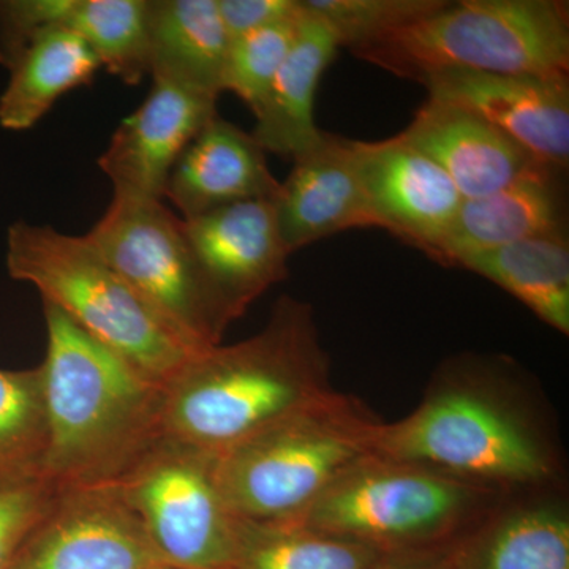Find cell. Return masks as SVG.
I'll return each mask as SVG.
<instances>
[{
    "mask_svg": "<svg viewBox=\"0 0 569 569\" xmlns=\"http://www.w3.org/2000/svg\"><path fill=\"white\" fill-rule=\"evenodd\" d=\"M332 389L312 307L284 295L257 335L189 356L163 387L162 433L220 455Z\"/></svg>",
    "mask_w": 569,
    "mask_h": 569,
    "instance_id": "obj_1",
    "label": "cell"
},
{
    "mask_svg": "<svg viewBox=\"0 0 569 569\" xmlns=\"http://www.w3.org/2000/svg\"><path fill=\"white\" fill-rule=\"evenodd\" d=\"M41 362L47 451L40 479L52 489L116 485L162 433L163 388L43 302Z\"/></svg>",
    "mask_w": 569,
    "mask_h": 569,
    "instance_id": "obj_2",
    "label": "cell"
},
{
    "mask_svg": "<svg viewBox=\"0 0 569 569\" xmlns=\"http://www.w3.org/2000/svg\"><path fill=\"white\" fill-rule=\"evenodd\" d=\"M498 383L475 362L449 367L410 415L381 422L373 452L505 496L552 489L560 466L549 438Z\"/></svg>",
    "mask_w": 569,
    "mask_h": 569,
    "instance_id": "obj_3",
    "label": "cell"
},
{
    "mask_svg": "<svg viewBox=\"0 0 569 569\" xmlns=\"http://www.w3.org/2000/svg\"><path fill=\"white\" fill-rule=\"evenodd\" d=\"M505 493L376 452L347 468L296 523L353 539L399 559L448 550Z\"/></svg>",
    "mask_w": 569,
    "mask_h": 569,
    "instance_id": "obj_4",
    "label": "cell"
},
{
    "mask_svg": "<svg viewBox=\"0 0 569 569\" xmlns=\"http://www.w3.org/2000/svg\"><path fill=\"white\" fill-rule=\"evenodd\" d=\"M381 421L353 396L332 389L217 455V475L234 518L296 522L347 468L372 455Z\"/></svg>",
    "mask_w": 569,
    "mask_h": 569,
    "instance_id": "obj_5",
    "label": "cell"
},
{
    "mask_svg": "<svg viewBox=\"0 0 569 569\" xmlns=\"http://www.w3.org/2000/svg\"><path fill=\"white\" fill-rule=\"evenodd\" d=\"M351 52L418 82L451 70L568 77L569 7L561 0H445Z\"/></svg>",
    "mask_w": 569,
    "mask_h": 569,
    "instance_id": "obj_6",
    "label": "cell"
},
{
    "mask_svg": "<svg viewBox=\"0 0 569 569\" xmlns=\"http://www.w3.org/2000/svg\"><path fill=\"white\" fill-rule=\"evenodd\" d=\"M6 263L11 279L32 284L41 301L61 310L159 387L192 355L84 236L20 220L7 231Z\"/></svg>",
    "mask_w": 569,
    "mask_h": 569,
    "instance_id": "obj_7",
    "label": "cell"
},
{
    "mask_svg": "<svg viewBox=\"0 0 569 569\" xmlns=\"http://www.w3.org/2000/svg\"><path fill=\"white\" fill-rule=\"evenodd\" d=\"M84 238L189 353L220 346L228 326L194 261L182 219L162 201L114 197Z\"/></svg>",
    "mask_w": 569,
    "mask_h": 569,
    "instance_id": "obj_8",
    "label": "cell"
},
{
    "mask_svg": "<svg viewBox=\"0 0 569 569\" xmlns=\"http://www.w3.org/2000/svg\"><path fill=\"white\" fill-rule=\"evenodd\" d=\"M163 567L231 569L238 518L217 475V455L160 437L121 481Z\"/></svg>",
    "mask_w": 569,
    "mask_h": 569,
    "instance_id": "obj_9",
    "label": "cell"
},
{
    "mask_svg": "<svg viewBox=\"0 0 569 569\" xmlns=\"http://www.w3.org/2000/svg\"><path fill=\"white\" fill-rule=\"evenodd\" d=\"M163 567L118 485L56 490L11 569Z\"/></svg>",
    "mask_w": 569,
    "mask_h": 569,
    "instance_id": "obj_10",
    "label": "cell"
},
{
    "mask_svg": "<svg viewBox=\"0 0 569 569\" xmlns=\"http://www.w3.org/2000/svg\"><path fill=\"white\" fill-rule=\"evenodd\" d=\"M183 234L223 323L230 326L288 276L274 200L244 201L182 219Z\"/></svg>",
    "mask_w": 569,
    "mask_h": 569,
    "instance_id": "obj_11",
    "label": "cell"
},
{
    "mask_svg": "<svg viewBox=\"0 0 569 569\" xmlns=\"http://www.w3.org/2000/svg\"><path fill=\"white\" fill-rule=\"evenodd\" d=\"M421 84L429 100L473 112L539 162L568 167V77L451 70L430 74Z\"/></svg>",
    "mask_w": 569,
    "mask_h": 569,
    "instance_id": "obj_12",
    "label": "cell"
},
{
    "mask_svg": "<svg viewBox=\"0 0 569 569\" xmlns=\"http://www.w3.org/2000/svg\"><path fill=\"white\" fill-rule=\"evenodd\" d=\"M216 97L152 78L144 102L123 119L99 159L114 197L162 201L176 162L216 118Z\"/></svg>",
    "mask_w": 569,
    "mask_h": 569,
    "instance_id": "obj_13",
    "label": "cell"
},
{
    "mask_svg": "<svg viewBox=\"0 0 569 569\" xmlns=\"http://www.w3.org/2000/svg\"><path fill=\"white\" fill-rule=\"evenodd\" d=\"M355 157L377 227L427 254L462 204L455 182L400 133L383 141H355Z\"/></svg>",
    "mask_w": 569,
    "mask_h": 569,
    "instance_id": "obj_14",
    "label": "cell"
},
{
    "mask_svg": "<svg viewBox=\"0 0 569 569\" xmlns=\"http://www.w3.org/2000/svg\"><path fill=\"white\" fill-rule=\"evenodd\" d=\"M293 163L274 198L288 252L346 230L377 227L356 167L353 140L323 132Z\"/></svg>",
    "mask_w": 569,
    "mask_h": 569,
    "instance_id": "obj_15",
    "label": "cell"
},
{
    "mask_svg": "<svg viewBox=\"0 0 569 569\" xmlns=\"http://www.w3.org/2000/svg\"><path fill=\"white\" fill-rule=\"evenodd\" d=\"M563 170L539 162L503 189L463 200L427 257L456 266L467 254L498 249L545 236H567V197Z\"/></svg>",
    "mask_w": 569,
    "mask_h": 569,
    "instance_id": "obj_16",
    "label": "cell"
},
{
    "mask_svg": "<svg viewBox=\"0 0 569 569\" xmlns=\"http://www.w3.org/2000/svg\"><path fill=\"white\" fill-rule=\"evenodd\" d=\"M279 189L252 133L217 114L183 149L164 197L182 212V219H193L224 206L274 200Z\"/></svg>",
    "mask_w": 569,
    "mask_h": 569,
    "instance_id": "obj_17",
    "label": "cell"
},
{
    "mask_svg": "<svg viewBox=\"0 0 569 569\" xmlns=\"http://www.w3.org/2000/svg\"><path fill=\"white\" fill-rule=\"evenodd\" d=\"M400 134L449 176L463 200L497 192L539 163L492 123L436 100H427Z\"/></svg>",
    "mask_w": 569,
    "mask_h": 569,
    "instance_id": "obj_18",
    "label": "cell"
},
{
    "mask_svg": "<svg viewBox=\"0 0 569 569\" xmlns=\"http://www.w3.org/2000/svg\"><path fill=\"white\" fill-rule=\"evenodd\" d=\"M452 569H569V516L542 492L507 496L448 552Z\"/></svg>",
    "mask_w": 569,
    "mask_h": 569,
    "instance_id": "obj_19",
    "label": "cell"
},
{
    "mask_svg": "<svg viewBox=\"0 0 569 569\" xmlns=\"http://www.w3.org/2000/svg\"><path fill=\"white\" fill-rule=\"evenodd\" d=\"M301 10L293 47L254 112L257 126L252 132L264 152L291 160L323 137L316 123L317 89L340 48L323 22Z\"/></svg>",
    "mask_w": 569,
    "mask_h": 569,
    "instance_id": "obj_20",
    "label": "cell"
},
{
    "mask_svg": "<svg viewBox=\"0 0 569 569\" xmlns=\"http://www.w3.org/2000/svg\"><path fill=\"white\" fill-rule=\"evenodd\" d=\"M230 37L217 0H151V74L219 99Z\"/></svg>",
    "mask_w": 569,
    "mask_h": 569,
    "instance_id": "obj_21",
    "label": "cell"
},
{
    "mask_svg": "<svg viewBox=\"0 0 569 569\" xmlns=\"http://www.w3.org/2000/svg\"><path fill=\"white\" fill-rule=\"evenodd\" d=\"M100 69L88 43L66 26L39 33L7 69L0 127L10 132L31 130L67 92L92 84Z\"/></svg>",
    "mask_w": 569,
    "mask_h": 569,
    "instance_id": "obj_22",
    "label": "cell"
},
{
    "mask_svg": "<svg viewBox=\"0 0 569 569\" xmlns=\"http://www.w3.org/2000/svg\"><path fill=\"white\" fill-rule=\"evenodd\" d=\"M456 266L503 288L529 307L542 323L569 336L567 236L531 238L467 254Z\"/></svg>",
    "mask_w": 569,
    "mask_h": 569,
    "instance_id": "obj_23",
    "label": "cell"
},
{
    "mask_svg": "<svg viewBox=\"0 0 569 569\" xmlns=\"http://www.w3.org/2000/svg\"><path fill=\"white\" fill-rule=\"evenodd\" d=\"M400 560L296 522L238 519L231 569H385Z\"/></svg>",
    "mask_w": 569,
    "mask_h": 569,
    "instance_id": "obj_24",
    "label": "cell"
},
{
    "mask_svg": "<svg viewBox=\"0 0 569 569\" xmlns=\"http://www.w3.org/2000/svg\"><path fill=\"white\" fill-rule=\"evenodd\" d=\"M66 28L126 84L151 74V0H77Z\"/></svg>",
    "mask_w": 569,
    "mask_h": 569,
    "instance_id": "obj_25",
    "label": "cell"
},
{
    "mask_svg": "<svg viewBox=\"0 0 569 569\" xmlns=\"http://www.w3.org/2000/svg\"><path fill=\"white\" fill-rule=\"evenodd\" d=\"M47 438L40 367L0 369V485L40 479Z\"/></svg>",
    "mask_w": 569,
    "mask_h": 569,
    "instance_id": "obj_26",
    "label": "cell"
},
{
    "mask_svg": "<svg viewBox=\"0 0 569 569\" xmlns=\"http://www.w3.org/2000/svg\"><path fill=\"white\" fill-rule=\"evenodd\" d=\"M307 13L323 22L340 48L362 47L418 21L445 0H299Z\"/></svg>",
    "mask_w": 569,
    "mask_h": 569,
    "instance_id": "obj_27",
    "label": "cell"
},
{
    "mask_svg": "<svg viewBox=\"0 0 569 569\" xmlns=\"http://www.w3.org/2000/svg\"><path fill=\"white\" fill-rule=\"evenodd\" d=\"M301 13L295 20L258 29L231 40L224 62L222 91L234 92L254 112L263 103L280 67L298 36Z\"/></svg>",
    "mask_w": 569,
    "mask_h": 569,
    "instance_id": "obj_28",
    "label": "cell"
},
{
    "mask_svg": "<svg viewBox=\"0 0 569 569\" xmlns=\"http://www.w3.org/2000/svg\"><path fill=\"white\" fill-rule=\"evenodd\" d=\"M56 489L43 479L0 485V569H11L26 539L47 515Z\"/></svg>",
    "mask_w": 569,
    "mask_h": 569,
    "instance_id": "obj_29",
    "label": "cell"
},
{
    "mask_svg": "<svg viewBox=\"0 0 569 569\" xmlns=\"http://www.w3.org/2000/svg\"><path fill=\"white\" fill-rule=\"evenodd\" d=\"M77 0H0V66L9 69L39 33L66 26Z\"/></svg>",
    "mask_w": 569,
    "mask_h": 569,
    "instance_id": "obj_30",
    "label": "cell"
},
{
    "mask_svg": "<svg viewBox=\"0 0 569 569\" xmlns=\"http://www.w3.org/2000/svg\"><path fill=\"white\" fill-rule=\"evenodd\" d=\"M217 6L230 40L295 20L301 13L299 0H217Z\"/></svg>",
    "mask_w": 569,
    "mask_h": 569,
    "instance_id": "obj_31",
    "label": "cell"
},
{
    "mask_svg": "<svg viewBox=\"0 0 569 569\" xmlns=\"http://www.w3.org/2000/svg\"><path fill=\"white\" fill-rule=\"evenodd\" d=\"M385 569H452V567L448 553H443V556L422 557V559H400Z\"/></svg>",
    "mask_w": 569,
    "mask_h": 569,
    "instance_id": "obj_32",
    "label": "cell"
},
{
    "mask_svg": "<svg viewBox=\"0 0 569 569\" xmlns=\"http://www.w3.org/2000/svg\"><path fill=\"white\" fill-rule=\"evenodd\" d=\"M153 569H174V568L159 567V568H153Z\"/></svg>",
    "mask_w": 569,
    "mask_h": 569,
    "instance_id": "obj_33",
    "label": "cell"
}]
</instances>
